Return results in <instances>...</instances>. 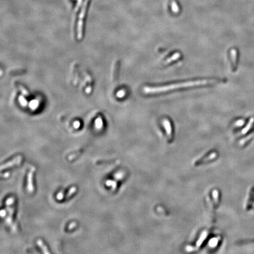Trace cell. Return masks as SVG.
I'll return each instance as SVG.
<instances>
[{
	"mask_svg": "<svg viewBox=\"0 0 254 254\" xmlns=\"http://www.w3.org/2000/svg\"><path fill=\"white\" fill-rule=\"evenodd\" d=\"M181 57V54L179 53H176L175 54H173L172 56H171V57L168 58L166 61H165V62L164 63V65H168L171 64L172 62H173L176 60H177L178 59H179Z\"/></svg>",
	"mask_w": 254,
	"mask_h": 254,
	"instance_id": "cell-7",
	"label": "cell"
},
{
	"mask_svg": "<svg viewBox=\"0 0 254 254\" xmlns=\"http://www.w3.org/2000/svg\"><path fill=\"white\" fill-rule=\"evenodd\" d=\"M35 172V168H32L30 170L29 172L27 175V190L29 192L32 193L34 191V187L33 185V176H34V173Z\"/></svg>",
	"mask_w": 254,
	"mask_h": 254,
	"instance_id": "cell-4",
	"label": "cell"
},
{
	"mask_svg": "<svg viewBox=\"0 0 254 254\" xmlns=\"http://www.w3.org/2000/svg\"><path fill=\"white\" fill-rule=\"evenodd\" d=\"M218 81L216 80H201L195 81H189L182 83L175 84L163 86H157V87H145L144 89V93L147 94H155L162 92H165L175 90L179 88H184L192 86H202V85H208L216 84Z\"/></svg>",
	"mask_w": 254,
	"mask_h": 254,
	"instance_id": "cell-1",
	"label": "cell"
},
{
	"mask_svg": "<svg viewBox=\"0 0 254 254\" xmlns=\"http://www.w3.org/2000/svg\"><path fill=\"white\" fill-rule=\"evenodd\" d=\"M22 160V157L21 155H18L17 157H15L14 158H13L11 161L7 162L2 165H1V170L2 171L4 169H6L8 168H11L12 167L15 165H19Z\"/></svg>",
	"mask_w": 254,
	"mask_h": 254,
	"instance_id": "cell-3",
	"label": "cell"
},
{
	"mask_svg": "<svg viewBox=\"0 0 254 254\" xmlns=\"http://www.w3.org/2000/svg\"><path fill=\"white\" fill-rule=\"evenodd\" d=\"M76 191H77V188L76 187V186H73V187H71L70 189V190H69V191H68V192L67 193V195H66V196H65V199H68L70 197H71V196H72L76 192Z\"/></svg>",
	"mask_w": 254,
	"mask_h": 254,
	"instance_id": "cell-9",
	"label": "cell"
},
{
	"mask_svg": "<svg viewBox=\"0 0 254 254\" xmlns=\"http://www.w3.org/2000/svg\"><path fill=\"white\" fill-rule=\"evenodd\" d=\"M37 244L38 245V247L40 248V249L41 250L42 252L44 254H50V252L48 251V248L46 247V245H45V244L44 243V242L41 240H38L37 241Z\"/></svg>",
	"mask_w": 254,
	"mask_h": 254,
	"instance_id": "cell-6",
	"label": "cell"
},
{
	"mask_svg": "<svg viewBox=\"0 0 254 254\" xmlns=\"http://www.w3.org/2000/svg\"><path fill=\"white\" fill-rule=\"evenodd\" d=\"M18 87H19V88H20V89H21V91H22V92L24 94H25V95H28V94H29V93H28V92L26 90V89H25L22 85H18Z\"/></svg>",
	"mask_w": 254,
	"mask_h": 254,
	"instance_id": "cell-13",
	"label": "cell"
},
{
	"mask_svg": "<svg viewBox=\"0 0 254 254\" xmlns=\"http://www.w3.org/2000/svg\"><path fill=\"white\" fill-rule=\"evenodd\" d=\"M231 61L232 65V70H236L237 65V51L235 49H232L231 51Z\"/></svg>",
	"mask_w": 254,
	"mask_h": 254,
	"instance_id": "cell-5",
	"label": "cell"
},
{
	"mask_svg": "<svg viewBox=\"0 0 254 254\" xmlns=\"http://www.w3.org/2000/svg\"><path fill=\"white\" fill-rule=\"evenodd\" d=\"M171 8H172V11L174 13H178L179 12V8L178 6V5H177V4L175 2V1L174 0H172V2H171Z\"/></svg>",
	"mask_w": 254,
	"mask_h": 254,
	"instance_id": "cell-8",
	"label": "cell"
},
{
	"mask_svg": "<svg viewBox=\"0 0 254 254\" xmlns=\"http://www.w3.org/2000/svg\"><path fill=\"white\" fill-rule=\"evenodd\" d=\"M14 199L13 197H10L6 201V209L8 211V215L6 218V222L9 225H12V217L14 214V208L13 207Z\"/></svg>",
	"mask_w": 254,
	"mask_h": 254,
	"instance_id": "cell-2",
	"label": "cell"
},
{
	"mask_svg": "<svg viewBox=\"0 0 254 254\" xmlns=\"http://www.w3.org/2000/svg\"><path fill=\"white\" fill-rule=\"evenodd\" d=\"M164 124L165 125V127H166V129H167V132H168V133L169 134H171V126H170V124H169V121H168V120H165V121H164Z\"/></svg>",
	"mask_w": 254,
	"mask_h": 254,
	"instance_id": "cell-12",
	"label": "cell"
},
{
	"mask_svg": "<svg viewBox=\"0 0 254 254\" xmlns=\"http://www.w3.org/2000/svg\"><path fill=\"white\" fill-rule=\"evenodd\" d=\"M254 118H251V120H250V121L249 122V123H248V124L247 125V127L243 130V131H242V132L243 133H245V132H247V131H248L249 130V129L251 128V127L252 126V125H253V122H254Z\"/></svg>",
	"mask_w": 254,
	"mask_h": 254,
	"instance_id": "cell-10",
	"label": "cell"
},
{
	"mask_svg": "<svg viewBox=\"0 0 254 254\" xmlns=\"http://www.w3.org/2000/svg\"><path fill=\"white\" fill-rule=\"evenodd\" d=\"M119 63H117V64L115 65V71H114V80H115L116 78H117V75H118V71H119Z\"/></svg>",
	"mask_w": 254,
	"mask_h": 254,
	"instance_id": "cell-11",
	"label": "cell"
},
{
	"mask_svg": "<svg viewBox=\"0 0 254 254\" xmlns=\"http://www.w3.org/2000/svg\"><path fill=\"white\" fill-rule=\"evenodd\" d=\"M6 211L5 210H4V209L1 210V215L2 217H4L6 215Z\"/></svg>",
	"mask_w": 254,
	"mask_h": 254,
	"instance_id": "cell-15",
	"label": "cell"
},
{
	"mask_svg": "<svg viewBox=\"0 0 254 254\" xmlns=\"http://www.w3.org/2000/svg\"><path fill=\"white\" fill-rule=\"evenodd\" d=\"M76 222H73L70 225L69 227H68V230H73V228H74L76 227Z\"/></svg>",
	"mask_w": 254,
	"mask_h": 254,
	"instance_id": "cell-14",
	"label": "cell"
},
{
	"mask_svg": "<svg viewBox=\"0 0 254 254\" xmlns=\"http://www.w3.org/2000/svg\"><path fill=\"white\" fill-rule=\"evenodd\" d=\"M63 193H62V194H61V193H60V194L58 195V199H63Z\"/></svg>",
	"mask_w": 254,
	"mask_h": 254,
	"instance_id": "cell-16",
	"label": "cell"
}]
</instances>
